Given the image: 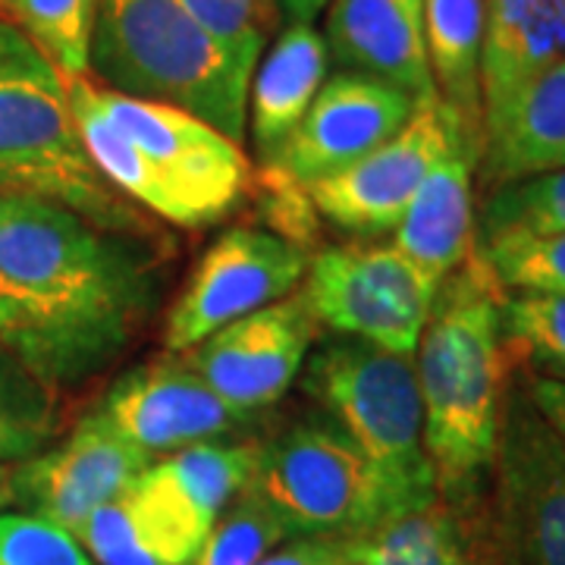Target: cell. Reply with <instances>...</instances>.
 I'll list each match as a JSON object with an SVG mask.
<instances>
[{"label":"cell","mask_w":565,"mask_h":565,"mask_svg":"<svg viewBox=\"0 0 565 565\" xmlns=\"http://www.w3.org/2000/svg\"><path fill=\"white\" fill-rule=\"evenodd\" d=\"M490 277L503 292L565 299V230L563 233H500L475 243Z\"/></svg>","instance_id":"484cf974"},{"label":"cell","mask_w":565,"mask_h":565,"mask_svg":"<svg viewBox=\"0 0 565 565\" xmlns=\"http://www.w3.org/2000/svg\"><path fill=\"white\" fill-rule=\"evenodd\" d=\"M148 465L151 456L120 437L98 408L61 446L17 465L7 475L3 497L79 537L92 512L126 493Z\"/></svg>","instance_id":"4fadbf2b"},{"label":"cell","mask_w":565,"mask_h":565,"mask_svg":"<svg viewBox=\"0 0 565 565\" xmlns=\"http://www.w3.org/2000/svg\"><path fill=\"white\" fill-rule=\"evenodd\" d=\"M340 544L349 563L362 565H500L490 497L452 503L437 493L430 503Z\"/></svg>","instance_id":"ac0fdd59"},{"label":"cell","mask_w":565,"mask_h":565,"mask_svg":"<svg viewBox=\"0 0 565 565\" xmlns=\"http://www.w3.org/2000/svg\"><path fill=\"white\" fill-rule=\"evenodd\" d=\"M10 202H13V199H10V195H0V217H3V211H7V207H10Z\"/></svg>","instance_id":"74e56055"},{"label":"cell","mask_w":565,"mask_h":565,"mask_svg":"<svg viewBox=\"0 0 565 565\" xmlns=\"http://www.w3.org/2000/svg\"><path fill=\"white\" fill-rule=\"evenodd\" d=\"M327 54L343 73H362L405 92L412 102L434 98L424 54V0H330Z\"/></svg>","instance_id":"e0dca14e"},{"label":"cell","mask_w":565,"mask_h":565,"mask_svg":"<svg viewBox=\"0 0 565 565\" xmlns=\"http://www.w3.org/2000/svg\"><path fill=\"white\" fill-rule=\"evenodd\" d=\"M522 384H525L527 396L537 405V412L544 415L550 427L559 434V440L565 444V384L546 381V377H534V374H525Z\"/></svg>","instance_id":"d590c367"},{"label":"cell","mask_w":565,"mask_h":565,"mask_svg":"<svg viewBox=\"0 0 565 565\" xmlns=\"http://www.w3.org/2000/svg\"><path fill=\"white\" fill-rule=\"evenodd\" d=\"M327 41L311 22H292L267 47L248 82V114L252 145L262 161H274L282 141L302 122L315 95L327 79Z\"/></svg>","instance_id":"44dd1931"},{"label":"cell","mask_w":565,"mask_h":565,"mask_svg":"<svg viewBox=\"0 0 565 565\" xmlns=\"http://www.w3.org/2000/svg\"><path fill=\"white\" fill-rule=\"evenodd\" d=\"M70 98H73V117H76L82 145L92 163L104 173V180L129 202L139 204L145 214H154L177 226H192L177 192L167 185L158 167L145 158V151L117 122L110 120V114L98 102V85L88 79V73L70 79Z\"/></svg>","instance_id":"cb8c5ba5"},{"label":"cell","mask_w":565,"mask_h":565,"mask_svg":"<svg viewBox=\"0 0 565 565\" xmlns=\"http://www.w3.org/2000/svg\"><path fill=\"white\" fill-rule=\"evenodd\" d=\"M0 565H92L76 534L29 512L0 515Z\"/></svg>","instance_id":"4dcf8cb0"},{"label":"cell","mask_w":565,"mask_h":565,"mask_svg":"<svg viewBox=\"0 0 565 565\" xmlns=\"http://www.w3.org/2000/svg\"><path fill=\"white\" fill-rule=\"evenodd\" d=\"M102 415L148 456H170L239 430L248 415L230 408L180 352L132 367L110 386Z\"/></svg>","instance_id":"2e32d148"},{"label":"cell","mask_w":565,"mask_h":565,"mask_svg":"<svg viewBox=\"0 0 565 565\" xmlns=\"http://www.w3.org/2000/svg\"><path fill=\"white\" fill-rule=\"evenodd\" d=\"M565 230V170L505 182L484 192L475 221V243L500 233H563Z\"/></svg>","instance_id":"f1b7e54d"},{"label":"cell","mask_w":565,"mask_h":565,"mask_svg":"<svg viewBox=\"0 0 565 565\" xmlns=\"http://www.w3.org/2000/svg\"><path fill=\"white\" fill-rule=\"evenodd\" d=\"M185 10L230 51L243 70L255 73L267 35L277 25L274 0H182Z\"/></svg>","instance_id":"f546056e"},{"label":"cell","mask_w":565,"mask_h":565,"mask_svg":"<svg viewBox=\"0 0 565 565\" xmlns=\"http://www.w3.org/2000/svg\"><path fill=\"white\" fill-rule=\"evenodd\" d=\"M289 537L296 534L286 519L255 487L245 484L239 497L223 509L189 565H258L274 546L286 544Z\"/></svg>","instance_id":"83f0119b"},{"label":"cell","mask_w":565,"mask_h":565,"mask_svg":"<svg viewBox=\"0 0 565 565\" xmlns=\"http://www.w3.org/2000/svg\"><path fill=\"white\" fill-rule=\"evenodd\" d=\"M258 446H185L151 462L122 493L141 541L163 565H189L223 509L239 497L255 471Z\"/></svg>","instance_id":"7c38bea8"},{"label":"cell","mask_w":565,"mask_h":565,"mask_svg":"<svg viewBox=\"0 0 565 565\" xmlns=\"http://www.w3.org/2000/svg\"><path fill=\"white\" fill-rule=\"evenodd\" d=\"M565 61V0H484V122L525 82Z\"/></svg>","instance_id":"7402d4cb"},{"label":"cell","mask_w":565,"mask_h":565,"mask_svg":"<svg viewBox=\"0 0 565 565\" xmlns=\"http://www.w3.org/2000/svg\"><path fill=\"white\" fill-rule=\"evenodd\" d=\"M3 17L35 41L63 76L88 73L95 0H3Z\"/></svg>","instance_id":"4316f807"},{"label":"cell","mask_w":565,"mask_h":565,"mask_svg":"<svg viewBox=\"0 0 565 565\" xmlns=\"http://www.w3.org/2000/svg\"><path fill=\"white\" fill-rule=\"evenodd\" d=\"M490 484L500 565H565V444L525 384H505Z\"/></svg>","instance_id":"52a82bcc"},{"label":"cell","mask_w":565,"mask_h":565,"mask_svg":"<svg viewBox=\"0 0 565 565\" xmlns=\"http://www.w3.org/2000/svg\"><path fill=\"white\" fill-rule=\"evenodd\" d=\"M308 252L270 230L233 226L195 264L163 323L167 352H189L226 323L280 302L308 274Z\"/></svg>","instance_id":"30bf717a"},{"label":"cell","mask_w":565,"mask_h":565,"mask_svg":"<svg viewBox=\"0 0 565 565\" xmlns=\"http://www.w3.org/2000/svg\"><path fill=\"white\" fill-rule=\"evenodd\" d=\"M248 484L296 537L345 541L418 509L337 424H296L258 446Z\"/></svg>","instance_id":"8992f818"},{"label":"cell","mask_w":565,"mask_h":565,"mask_svg":"<svg viewBox=\"0 0 565 565\" xmlns=\"http://www.w3.org/2000/svg\"><path fill=\"white\" fill-rule=\"evenodd\" d=\"M98 102L129 139L158 167L192 226L221 221L252 189V163L243 145L173 104L141 102L102 82Z\"/></svg>","instance_id":"8fae6325"},{"label":"cell","mask_w":565,"mask_h":565,"mask_svg":"<svg viewBox=\"0 0 565 565\" xmlns=\"http://www.w3.org/2000/svg\"><path fill=\"white\" fill-rule=\"evenodd\" d=\"M327 3L330 0H274L277 17H286L289 22H311V25L327 10Z\"/></svg>","instance_id":"8d00e7d4"},{"label":"cell","mask_w":565,"mask_h":565,"mask_svg":"<svg viewBox=\"0 0 565 565\" xmlns=\"http://www.w3.org/2000/svg\"><path fill=\"white\" fill-rule=\"evenodd\" d=\"M0 195L57 204L110 233L158 239L148 214L88 158L70 76L7 17H0Z\"/></svg>","instance_id":"3957f363"},{"label":"cell","mask_w":565,"mask_h":565,"mask_svg":"<svg viewBox=\"0 0 565 565\" xmlns=\"http://www.w3.org/2000/svg\"><path fill=\"white\" fill-rule=\"evenodd\" d=\"M302 390L352 444L384 471L412 505L437 497L424 452V418L415 362L352 337L327 340L308 352Z\"/></svg>","instance_id":"5b68a950"},{"label":"cell","mask_w":565,"mask_h":565,"mask_svg":"<svg viewBox=\"0 0 565 565\" xmlns=\"http://www.w3.org/2000/svg\"><path fill=\"white\" fill-rule=\"evenodd\" d=\"M51 418L44 415H25L13 408H0V465L25 462L39 456L41 446L51 437Z\"/></svg>","instance_id":"d6a6232c"},{"label":"cell","mask_w":565,"mask_h":565,"mask_svg":"<svg viewBox=\"0 0 565 565\" xmlns=\"http://www.w3.org/2000/svg\"><path fill=\"white\" fill-rule=\"evenodd\" d=\"M412 110L415 102L399 88L362 73H337L323 79L302 122L264 167L299 185L337 177L393 139Z\"/></svg>","instance_id":"9a60e30c"},{"label":"cell","mask_w":565,"mask_h":565,"mask_svg":"<svg viewBox=\"0 0 565 565\" xmlns=\"http://www.w3.org/2000/svg\"><path fill=\"white\" fill-rule=\"evenodd\" d=\"M424 54L437 98L484 151V0H424Z\"/></svg>","instance_id":"603a6c76"},{"label":"cell","mask_w":565,"mask_h":565,"mask_svg":"<svg viewBox=\"0 0 565 565\" xmlns=\"http://www.w3.org/2000/svg\"><path fill=\"white\" fill-rule=\"evenodd\" d=\"M92 70L114 92L173 104L243 145L252 73L182 0H95Z\"/></svg>","instance_id":"277c9868"},{"label":"cell","mask_w":565,"mask_h":565,"mask_svg":"<svg viewBox=\"0 0 565 565\" xmlns=\"http://www.w3.org/2000/svg\"><path fill=\"white\" fill-rule=\"evenodd\" d=\"M500 330L509 359L525 374L565 384V299L503 292Z\"/></svg>","instance_id":"d4e9b609"},{"label":"cell","mask_w":565,"mask_h":565,"mask_svg":"<svg viewBox=\"0 0 565 565\" xmlns=\"http://www.w3.org/2000/svg\"><path fill=\"white\" fill-rule=\"evenodd\" d=\"M481 154L456 145L424 177L422 189L393 230V248L422 267L430 280H444L475 252V173Z\"/></svg>","instance_id":"ffe728a7"},{"label":"cell","mask_w":565,"mask_h":565,"mask_svg":"<svg viewBox=\"0 0 565 565\" xmlns=\"http://www.w3.org/2000/svg\"><path fill=\"white\" fill-rule=\"evenodd\" d=\"M343 565H362V563H349V559H345V563Z\"/></svg>","instance_id":"60d3db41"},{"label":"cell","mask_w":565,"mask_h":565,"mask_svg":"<svg viewBox=\"0 0 565 565\" xmlns=\"http://www.w3.org/2000/svg\"><path fill=\"white\" fill-rule=\"evenodd\" d=\"M3 484H7V468L0 465V490H3Z\"/></svg>","instance_id":"f35d334b"},{"label":"cell","mask_w":565,"mask_h":565,"mask_svg":"<svg viewBox=\"0 0 565 565\" xmlns=\"http://www.w3.org/2000/svg\"><path fill=\"white\" fill-rule=\"evenodd\" d=\"M340 537H289L274 546L258 565H343Z\"/></svg>","instance_id":"e575fe53"},{"label":"cell","mask_w":565,"mask_h":565,"mask_svg":"<svg viewBox=\"0 0 565 565\" xmlns=\"http://www.w3.org/2000/svg\"><path fill=\"white\" fill-rule=\"evenodd\" d=\"M456 145H468L481 154V145L468 136L462 120L434 95L415 104L393 139L343 173L305 185V192L323 221L364 239L384 236L399 226L424 177Z\"/></svg>","instance_id":"9c48e42d"},{"label":"cell","mask_w":565,"mask_h":565,"mask_svg":"<svg viewBox=\"0 0 565 565\" xmlns=\"http://www.w3.org/2000/svg\"><path fill=\"white\" fill-rule=\"evenodd\" d=\"M7 503V497H3V490H0V505Z\"/></svg>","instance_id":"ab89813d"},{"label":"cell","mask_w":565,"mask_h":565,"mask_svg":"<svg viewBox=\"0 0 565 565\" xmlns=\"http://www.w3.org/2000/svg\"><path fill=\"white\" fill-rule=\"evenodd\" d=\"M79 541L88 546L98 565H163L141 541L122 493L92 512V519L79 531Z\"/></svg>","instance_id":"1f68e13d"},{"label":"cell","mask_w":565,"mask_h":565,"mask_svg":"<svg viewBox=\"0 0 565 565\" xmlns=\"http://www.w3.org/2000/svg\"><path fill=\"white\" fill-rule=\"evenodd\" d=\"M315 333L318 321L302 292H296L226 323L180 355L223 403L252 418L280 403L299 381Z\"/></svg>","instance_id":"5bb4252c"},{"label":"cell","mask_w":565,"mask_h":565,"mask_svg":"<svg viewBox=\"0 0 565 565\" xmlns=\"http://www.w3.org/2000/svg\"><path fill=\"white\" fill-rule=\"evenodd\" d=\"M437 286L393 245H340L311 258L302 296L337 337L415 355Z\"/></svg>","instance_id":"ba28073f"},{"label":"cell","mask_w":565,"mask_h":565,"mask_svg":"<svg viewBox=\"0 0 565 565\" xmlns=\"http://www.w3.org/2000/svg\"><path fill=\"white\" fill-rule=\"evenodd\" d=\"M503 289L478 252L446 274L412 355L422 396L424 452L437 493L452 503L490 490L509 352L500 330Z\"/></svg>","instance_id":"7a4b0ae2"},{"label":"cell","mask_w":565,"mask_h":565,"mask_svg":"<svg viewBox=\"0 0 565 565\" xmlns=\"http://www.w3.org/2000/svg\"><path fill=\"white\" fill-rule=\"evenodd\" d=\"M47 396L51 393L41 384H35L20 364L0 349V408H13V412H25V415H44V418H51Z\"/></svg>","instance_id":"836d02e7"},{"label":"cell","mask_w":565,"mask_h":565,"mask_svg":"<svg viewBox=\"0 0 565 565\" xmlns=\"http://www.w3.org/2000/svg\"><path fill=\"white\" fill-rule=\"evenodd\" d=\"M481 189L565 170V61L525 82L484 122Z\"/></svg>","instance_id":"d6986e66"},{"label":"cell","mask_w":565,"mask_h":565,"mask_svg":"<svg viewBox=\"0 0 565 565\" xmlns=\"http://www.w3.org/2000/svg\"><path fill=\"white\" fill-rule=\"evenodd\" d=\"M154 308L136 236L13 199L0 217V349L47 393L79 386L129 349Z\"/></svg>","instance_id":"6da1fadb"}]
</instances>
